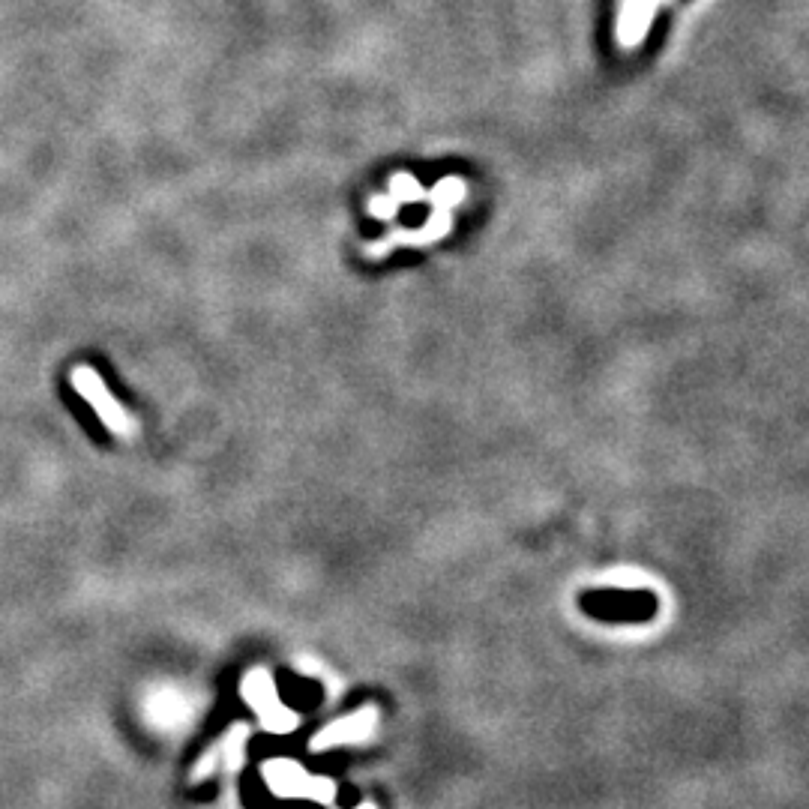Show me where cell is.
I'll return each mask as SVG.
<instances>
[{
	"label": "cell",
	"instance_id": "obj_7",
	"mask_svg": "<svg viewBox=\"0 0 809 809\" xmlns=\"http://www.w3.org/2000/svg\"><path fill=\"white\" fill-rule=\"evenodd\" d=\"M396 204H399L396 198H372V201H369V210H372L378 219H390V216L396 213Z\"/></svg>",
	"mask_w": 809,
	"mask_h": 809
},
{
	"label": "cell",
	"instance_id": "obj_6",
	"mask_svg": "<svg viewBox=\"0 0 809 809\" xmlns=\"http://www.w3.org/2000/svg\"><path fill=\"white\" fill-rule=\"evenodd\" d=\"M585 609L594 612L597 618H648L654 612V597L651 594H621V591H603V594H588Z\"/></svg>",
	"mask_w": 809,
	"mask_h": 809
},
{
	"label": "cell",
	"instance_id": "obj_1",
	"mask_svg": "<svg viewBox=\"0 0 809 809\" xmlns=\"http://www.w3.org/2000/svg\"><path fill=\"white\" fill-rule=\"evenodd\" d=\"M261 777L267 789L276 798L285 801H315V804H333L336 786L327 777H312L303 765L291 759H267L261 765Z\"/></svg>",
	"mask_w": 809,
	"mask_h": 809
},
{
	"label": "cell",
	"instance_id": "obj_2",
	"mask_svg": "<svg viewBox=\"0 0 809 809\" xmlns=\"http://www.w3.org/2000/svg\"><path fill=\"white\" fill-rule=\"evenodd\" d=\"M240 693H243V702L258 714L264 732L270 735H288L300 726V717L285 708L279 702V690H276V681L270 678L267 669H249L243 684H240Z\"/></svg>",
	"mask_w": 809,
	"mask_h": 809
},
{
	"label": "cell",
	"instance_id": "obj_3",
	"mask_svg": "<svg viewBox=\"0 0 809 809\" xmlns=\"http://www.w3.org/2000/svg\"><path fill=\"white\" fill-rule=\"evenodd\" d=\"M69 381H72V390L81 396V399H87L90 402V408L96 411V417L108 426V432H114V435H120V438H132L135 435V420L126 414V408L108 393V384L99 378V372L96 369H90V366H75L72 369V375H69Z\"/></svg>",
	"mask_w": 809,
	"mask_h": 809
},
{
	"label": "cell",
	"instance_id": "obj_8",
	"mask_svg": "<svg viewBox=\"0 0 809 809\" xmlns=\"http://www.w3.org/2000/svg\"><path fill=\"white\" fill-rule=\"evenodd\" d=\"M357 809H375V807H372V804H363V807H357Z\"/></svg>",
	"mask_w": 809,
	"mask_h": 809
},
{
	"label": "cell",
	"instance_id": "obj_4",
	"mask_svg": "<svg viewBox=\"0 0 809 809\" xmlns=\"http://www.w3.org/2000/svg\"><path fill=\"white\" fill-rule=\"evenodd\" d=\"M375 726H378V711H375V708H360L357 714L342 717V720L330 723L327 729H321V732L312 738L309 750H312V753H324V750H333V747L369 741V738L375 735Z\"/></svg>",
	"mask_w": 809,
	"mask_h": 809
},
{
	"label": "cell",
	"instance_id": "obj_5",
	"mask_svg": "<svg viewBox=\"0 0 809 809\" xmlns=\"http://www.w3.org/2000/svg\"><path fill=\"white\" fill-rule=\"evenodd\" d=\"M246 741H249V729L246 726H231L219 744H213L195 765L192 771V783H201L207 777H213L216 768H225V771H237L246 759Z\"/></svg>",
	"mask_w": 809,
	"mask_h": 809
}]
</instances>
